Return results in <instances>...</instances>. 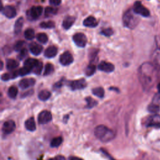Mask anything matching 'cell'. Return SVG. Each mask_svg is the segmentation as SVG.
<instances>
[{"label":"cell","mask_w":160,"mask_h":160,"mask_svg":"<svg viewBox=\"0 0 160 160\" xmlns=\"http://www.w3.org/2000/svg\"><path fill=\"white\" fill-rule=\"evenodd\" d=\"M156 68L149 62L142 64L139 69V80L145 89H151L157 79Z\"/></svg>","instance_id":"6da1fadb"},{"label":"cell","mask_w":160,"mask_h":160,"mask_svg":"<svg viewBox=\"0 0 160 160\" xmlns=\"http://www.w3.org/2000/svg\"><path fill=\"white\" fill-rule=\"evenodd\" d=\"M94 135L101 141L106 142L112 140L115 137L114 131L104 125H99L94 129Z\"/></svg>","instance_id":"7a4b0ae2"},{"label":"cell","mask_w":160,"mask_h":160,"mask_svg":"<svg viewBox=\"0 0 160 160\" xmlns=\"http://www.w3.org/2000/svg\"><path fill=\"white\" fill-rule=\"evenodd\" d=\"M135 12L133 10L129 9L127 11L123 16V23L124 25L130 29L134 28L139 22V18L135 15Z\"/></svg>","instance_id":"3957f363"},{"label":"cell","mask_w":160,"mask_h":160,"mask_svg":"<svg viewBox=\"0 0 160 160\" xmlns=\"http://www.w3.org/2000/svg\"><path fill=\"white\" fill-rule=\"evenodd\" d=\"M132 10L136 14H139L144 17H148L150 14L149 11L146 8H145L139 1H136L134 3Z\"/></svg>","instance_id":"277c9868"},{"label":"cell","mask_w":160,"mask_h":160,"mask_svg":"<svg viewBox=\"0 0 160 160\" xmlns=\"http://www.w3.org/2000/svg\"><path fill=\"white\" fill-rule=\"evenodd\" d=\"M73 41L79 47L83 48L86 45L87 38L85 34L82 32H77L72 37Z\"/></svg>","instance_id":"5b68a950"},{"label":"cell","mask_w":160,"mask_h":160,"mask_svg":"<svg viewBox=\"0 0 160 160\" xmlns=\"http://www.w3.org/2000/svg\"><path fill=\"white\" fill-rule=\"evenodd\" d=\"M146 125L148 127L160 128V116L158 114H154L149 116L146 119Z\"/></svg>","instance_id":"8992f818"},{"label":"cell","mask_w":160,"mask_h":160,"mask_svg":"<svg viewBox=\"0 0 160 160\" xmlns=\"http://www.w3.org/2000/svg\"><path fill=\"white\" fill-rule=\"evenodd\" d=\"M38 122L41 124H44L50 122L52 119L51 113L46 110L41 111L38 117Z\"/></svg>","instance_id":"52a82bcc"},{"label":"cell","mask_w":160,"mask_h":160,"mask_svg":"<svg viewBox=\"0 0 160 160\" xmlns=\"http://www.w3.org/2000/svg\"><path fill=\"white\" fill-rule=\"evenodd\" d=\"M16 128V124L12 120H8L6 121L2 127V131L4 134L8 135L12 132Z\"/></svg>","instance_id":"ba28073f"},{"label":"cell","mask_w":160,"mask_h":160,"mask_svg":"<svg viewBox=\"0 0 160 160\" xmlns=\"http://www.w3.org/2000/svg\"><path fill=\"white\" fill-rule=\"evenodd\" d=\"M73 60L74 59L72 54L68 51L64 52L62 54H61L59 58L60 63L63 66H68L71 64L73 62Z\"/></svg>","instance_id":"9c48e42d"},{"label":"cell","mask_w":160,"mask_h":160,"mask_svg":"<svg viewBox=\"0 0 160 160\" xmlns=\"http://www.w3.org/2000/svg\"><path fill=\"white\" fill-rule=\"evenodd\" d=\"M69 86L72 90H78L84 88L86 86V80L84 79H81L74 80L69 82Z\"/></svg>","instance_id":"30bf717a"},{"label":"cell","mask_w":160,"mask_h":160,"mask_svg":"<svg viewBox=\"0 0 160 160\" xmlns=\"http://www.w3.org/2000/svg\"><path fill=\"white\" fill-rule=\"evenodd\" d=\"M152 64L157 69H160V46H158L152 54Z\"/></svg>","instance_id":"8fae6325"},{"label":"cell","mask_w":160,"mask_h":160,"mask_svg":"<svg viewBox=\"0 0 160 160\" xmlns=\"http://www.w3.org/2000/svg\"><path fill=\"white\" fill-rule=\"evenodd\" d=\"M2 13L8 18H13L16 16V9L12 6H6L1 9Z\"/></svg>","instance_id":"7c38bea8"},{"label":"cell","mask_w":160,"mask_h":160,"mask_svg":"<svg viewBox=\"0 0 160 160\" xmlns=\"http://www.w3.org/2000/svg\"><path fill=\"white\" fill-rule=\"evenodd\" d=\"M98 69L106 72H111L114 70V66L106 61H101L98 65Z\"/></svg>","instance_id":"4fadbf2b"},{"label":"cell","mask_w":160,"mask_h":160,"mask_svg":"<svg viewBox=\"0 0 160 160\" xmlns=\"http://www.w3.org/2000/svg\"><path fill=\"white\" fill-rule=\"evenodd\" d=\"M35 84V79L33 78H25V79H22L19 81V87L22 89H26L28 88L31 86H32L33 85H34Z\"/></svg>","instance_id":"5bb4252c"},{"label":"cell","mask_w":160,"mask_h":160,"mask_svg":"<svg viewBox=\"0 0 160 160\" xmlns=\"http://www.w3.org/2000/svg\"><path fill=\"white\" fill-rule=\"evenodd\" d=\"M29 50L32 54L37 56L41 52L42 47L36 42H32L29 45Z\"/></svg>","instance_id":"9a60e30c"},{"label":"cell","mask_w":160,"mask_h":160,"mask_svg":"<svg viewBox=\"0 0 160 160\" xmlns=\"http://www.w3.org/2000/svg\"><path fill=\"white\" fill-rule=\"evenodd\" d=\"M58 52V49L54 46H50L46 48L44 51V56L48 58H52L54 57Z\"/></svg>","instance_id":"2e32d148"},{"label":"cell","mask_w":160,"mask_h":160,"mask_svg":"<svg viewBox=\"0 0 160 160\" xmlns=\"http://www.w3.org/2000/svg\"><path fill=\"white\" fill-rule=\"evenodd\" d=\"M42 12V8L39 6H32L30 11H29V14L31 17L33 18H38Z\"/></svg>","instance_id":"e0dca14e"},{"label":"cell","mask_w":160,"mask_h":160,"mask_svg":"<svg viewBox=\"0 0 160 160\" xmlns=\"http://www.w3.org/2000/svg\"><path fill=\"white\" fill-rule=\"evenodd\" d=\"M83 24L86 27L94 28L98 25V22L94 17L90 16L84 20Z\"/></svg>","instance_id":"ac0fdd59"},{"label":"cell","mask_w":160,"mask_h":160,"mask_svg":"<svg viewBox=\"0 0 160 160\" xmlns=\"http://www.w3.org/2000/svg\"><path fill=\"white\" fill-rule=\"evenodd\" d=\"M75 20H76V18L74 16H66L63 20L62 27L66 29H68L72 26Z\"/></svg>","instance_id":"d6986e66"},{"label":"cell","mask_w":160,"mask_h":160,"mask_svg":"<svg viewBox=\"0 0 160 160\" xmlns=\"http://www.w3.org/2000/svg\"><path fill=\"white\" fill-rule=\"evenodd\" d=\"M24 125H25L26 129L29 131H34L36 130V126L35 121H34V119L33 117H31V118L28 119L26 121Z\"/></svg>","instance_id":"ffe728a7"},{"label":"cell","mask_w":160,"mask_h":160,"mask_svg":"<svg viewBox=\"0 0 160 160\" xmlns=\"http://www.w3.org/2000/svg\"><path fill=\"white\" fill-rule=\"evenodd\" d=\"M39 61L36 59H32V58H28L24 62V66L28 67L31 69V71L34 69V68L38 64V63Z\"/></svg>","instance_id":"44dd1931"},{"label":"cell","mask_w":160,"mask_h":160,"mask_svg":"<svg viewBox=\"0 0 160 160\" xmlns=\"http://www.w3.org/2000/svg\"><path fill=\"white\" fill-rule=\"evenodd\" d=\"M23 22H24V19L22 17L18 18L16 20V21L14 24V32L15 33L18 34L19 32H21L22 28Z\"/></svg>","instance_id":"7402d4cb"},{"label":"cell","mask_w":160,"mask_h":160,"mask_svg":"<svg viewBox=\"0 0 160 160\" xmlns=\"http://www.w3.org/2000/svg\"><path fill=\"white\" fill-rule=\"evenodd\" d=\"M19 66V62L14 59H9L6 61V68L8 70H12L18 68Z\"/></svg>","instance_id":"603a6c76"},{"label":"cell","mask_w":160,"mask_h":160,"mask_svg":"<svg viewBox=\"0 0 160 160\" xmlns=\"http://www.w3.org/2000/svg\"><path fill=\"white\" fill-rule=\"evenodd\" d=\"M18 76H19V72L18 70L14 71L12 72L11 73H6V74H3L1 76V79L3 81H8L11 78H16Z\"/></svg>","instance_id":"cb8c5ba5"},{"label":"cell","mask_w":160,"mask_h":160,"mask_svg":"<svg viewBox=\"0 0 160 160\" xmlns=\"http://www.w3.org/2000/svg\"><path fill=\"white\" fill-rule=\"evenodd\" d=\"M51 96V92L48 90H42L38 94V98L41 101H46Z\"/></svg>","instance_id":"d4e9b609"},{"label":"cell","mask_w":160,"mask_h":160,"mask_svg":"<svg viewBox=\"0 0 160 160\" xmlns=\"http://www.w3.org/2000/svg\"><path fill=\"white\" fill-rule=\"evenodd\" d=\"M92 94L96 96L98 98H102L104 97V89L101 87H98V88L92 89Z\"/></svg>","instance_id":"484cf974"},{"label":"cell","mask_w":160,"mask_h":160,"mask_svg":"<svg viewBox=\"0 0 160 160\" xmlns=\"http://www.w3.org/2000/svg\"><path fill=\"white\" fill-rule=\"evenodd\" d=\"M18 88L16 87V86H11L9 89H8V94L9 96V98H12V99H14L17 94H18Z\"/></svg>","instance_id":"4316f807"},{"label":"cell","mask_w":160,"mask_h":160,"mask_svg":"<svg viewBox=\"0 0 160 160\" xmlns=\"http://www.w3.org/2000/svg\"><path fill=\"white\" fill-rule=\"evenodd\" d=\"M62 142V138L61 136H58V137H56L54 138H53L51 141V146L52 148H56L58 147L61 145V144Z\"/></svg>","instance_id":"83f0119b"},{"label":"cell","mask_w":160,"mask_h":160,"mask_svg":"<svg viewBox=\"0 0 160 160\" xmlns=\"http://www.w3.org/2000/svg\"><path fill=\"white\" fill-rule=\"evenodd\" d=\"M36 39L39 42L42 43V44L46 43L48 41V36L45 33H43V32L38 33L36 36Z\"/></svg>","instance_id":"f1b7e54d"},{"label":"cell","mask_w":160,"mask_h":160,"mask_svg":"<svg viewBox=\"0 0 160 160\" xmlns=\"http://www.w3.org/2000/svg\"><path fill=\"white\" fill-rule=\"evenodd\" d=\"M96 69V67L94 64H90L87 66L86 71H85V73L88 76H92L95 72Z\"/></svg>","instance_id":"f546056e"},{"label":"cell","mask_w":160,"mask_h":160,"mask_svg":"<svg viewBox=\"0 0 160 160\" xmlns=\"http://www.w3.org/2000/svg\"><path fill=\"white\" fill-rule=\"evenodd\" d=\"M148 110L149 112H150L151 113H157L159 111L160 107L158 104L152 103V104H151L148 106Z\"/></svg>","instance_id":"4dcf8cb0"},{"label":"cell","mask_w":160,"mask_h":160,"mask_svg":"<svg viewBox=\"0 0 160 160\" xmlns=\"http://www.w3.org/2000/svg\"><path fill=\"white\" fill-rule=\"evenodd\" d=\"M24 37L26 39L31 40L32 39L34 38L35 34H34V31L32 29H27L24 31Z\"/></svg>","instance_id":"1f68e13d"},{"label":"cell","mask_w":160,"mask_h":160,"mask_svg":"<svg viewBox=\"0 0 160 160\" xmlns=\"http://www.w3.org/2000/svg\"><path fill=\"white\" fill-rule=\"evenodd\" d=\"M54 66L51 63H47L45 65V69L44 72V76H48L52 74L54 71Z\"/></svg>","instance_id":"d6a6232c"},{"label":"cell","mask_w":160,"mask_h":160,"mask_svg":"<svg viewBox=\"0 0 160 160\" xmlns=\"http://www.w3.org/2000/svg\"><path fill=\"white\" fill-rule=\"evenodd\" d=\"M40 26L42 28H44V29H51V28H54L55 23L53 21H52L42 22L40 24Z\"/></svg>","instance_id":"836d02e7"},{"label":"cell","mask_w":160,"mask_h":160,"mask_svg":"<svg viewBox=\"0 0 160 160\" xmlns=\"http://www.w3.org/2000/svg\"><path fill=\"white\" fill-rule=\"evenodd\" d=\"M58 9L52 7H47L45 9V15L46 16H51L57 13Z\"/></svg>","instance_id":"e575fe53"},{"label":"cell","mask_w":160,"mask_h":160,"mask_svg":"<svg viewBox=\"0 0 160 160\" xmlns=\"http://www.w3.org/2000/svg\"><path fill=\"white\" fill-rule=\"evenodd\" d=\"M86 101L87 102L86 107L88 108H92V107H94L97 104V101L94 100L93 98H92L91 97H87L86 98Z\"/></svg>","instance_id":"d590c367"},{"label":"cell","mask_w":160,"mask_h":160,"mask_svg":"<svg viewBox=\"0 0 160 160\" xmlns=\"http://www.w3.org/2000/svg\"><path fill=\"white\" fill-rule=\"evenodd\" d=\"M18 72H19V76H25V75L29 74L30 72H31V69L30 68H29L28 67L24 66L22 68H21V69H19L18 70Z\"/></svg>","instance_id":"8d00e7d4"},{"label":"cell","mask_w":160,"mask_h":160,"mask_svg":"<svg viewBox=\"0 0 160 160\" xmlns=\"http://www.w3.org/2000/svg\"><path fill=\"white\" fill-rule=\"evenodd\" d=\"M24 44V41H17L15 44L14 45V49L16 51H21L23 48Z\"/></svg>","instance_id":"74e56055"},{"label":"cell","mask_w":160,"mask_h":160,"mask_svg":"<svg viewBox=\"0 0 160 160\" xmlns=\"http://www.w3.org/2000/svg\"><path fill=\"white\" fill-rule=\"evenodd\" d=\"M42 63L41 62H39L38 63V64L34 68V69H32V72H33L34 73H35L36 74H41V72L42 71Z\"/></svg>","instance_id":"f35d334b"},{"label":"cell","mask_w":160,"mask_h":160,"mask_svg":"<svg viewBox=\"0 0 160 160\" xmlns=\"http://www.w3.org/2000/svg\"><path fill=\"white\" fill-rule=\"evenodd\" d=\"M113 32H114L113 30L110 28L107 29H104L101 31V34L106 36H110L113 34Z\"/></svg>","instance_id":"ab89813d"},{"label":"cell","mask_w":160,"mask_h":160,"mask_svg":"<svg viewBox=\"0 0 160 160\" xmlns=\"http://www.w3.org/2000/svg\"><path fill=\"white\" fill-rule=\"evenodd\" d=\"M27 55V50L26 49H22L20 52H19V54L18 55V58L19 59H22L26 56Z\"/></svg>","instance_id":"60d3db41"},{"label":"cell","mask_w":160,"mask_h":160,"mask_svg":"<svg viewBox=\"0 0 160 160\" xmlns=\"http://www.w3.org/2000/svg\"><path fill=\"white\" fill-rule=\"evenodd\" d=\"M153 103L158 104V105H159V104H160V92L156 94L155 96L154 97Z\"/></svg>","instance_id":"b9f144b4"},{"label":"cell","mask_w":160,"mask_h":160,"mask_svg":"<svg viewBox=\"0 0 160 160\" xmlns=\"http://www.w3.org/2000/svg\"><path fill=\"white\" fill-rule=\"evenodd\" d=\"M61 0H49V3L53 6H58L61 4Z\"/></svg>","instance_id":"7bdbcfd3"},{"label":"cell","mask_w":160,"mask_h":160,"mask_svg":"<svg viewBox=\"0 0 160 160\" xmlns=\"http://www.w3.org/2000/svg\"><path fill=\"white\" fill-rule=\"evenodd\" d=\"M101 151H102V152L105 155H106V156L109 158V159L110 160H116V159H114V158H112V157H111V156H110V155H109V154H108V152H107L104 149H101Z\"/></svg>","instance_id":"ee69618b"},{"label":"cell","mask_w":160,"mask_h":160,"mask_svg":"<svg viewBox=\"0 0 160 160\" xmlns=\"http://www.w3.org/2000/svg\"><path fill=\"white\" fill-rule=\"evenodd\" d=\"M52 159L53 160H66L64 156H61V155H58V156H56Z\"/></svg>","instance_id":"f6af8a7d"},{"label":"cell","mask_w":160,"mask_h":160,"mask_svg":"<svg viewBox=\"0 0 160 160\" xmlns=\"http://www.w3.org/2000/svg\"><path fill=\"white\" fill-rule=\"evenodd\" d=\"M69 160H83L81 158H78V157H74V156H72L69 158Z\"/></svg>","instance_id":"bcb514c9"},{"label":"cell","mask_w":160,"mask_h":160,"mask_svg":"<svg viewBox=\"0 0 160 160\" xmlns=\"http://www.w3.org/2000/svg\"><path fill=\"white\" fill-rule=\"evenodd\" d=\"M158 89L159 92H160V83H159L158 85Z\"/></svg>","instance_id":"7dc6e473"},{"label":"cell","mask_w":160,"mask_h":160,"mask_svg":"<svg viewBox=\"0 0 160 160\" xmlns=\"http://www.w3.org/2000/svg\"><path fill=\"white\" fill-rule=\"evenodd\" d=\"M2 66H3V62L1 61V69H2Z\"/></svg>","instance_id":"c3c4849f"},{"label":"cell","mask_w":160,"mask_h":160,"mask_svg":"<svg viewBox=\"0 0 160 160\" xmlns=\"http://www.w3.org/2000/svg\"><path fill=\"white\" fill-rule=\"evenodd\" d=\"M48 160H53L52 159H48Z\"/></svg>","instance_id":"681fc988"}]
</instances>
